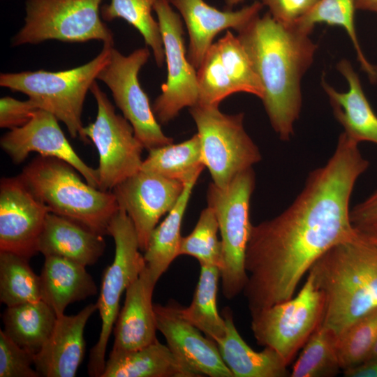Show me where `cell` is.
<instances>
[{
	"label": "cell",
	"instance_id": "cell-1",
	"mask_svg": "<svg viewBox=\"0 0 377 377\" xmlns=\"http://www.w3.org/2000/svg\"><path fill=\"white\" fill-rule=\"evenodd\" d=\"M369 166L358 144L341 133L332 156L309 173L293 202L277 216L252 226L243 290L250 313L293 297L314 262L353 232L350 200Z\"/></svg>",
	"mask_w": 377,
	"mask_h": 377
},
{
	"label": "cell",
	"instance_id": "cell-2",
	"mask_svg": "<svg viewBox=\"0 0 377 377\" xmlns=\"http://www.w3.org/2000/svg\"><path fill=\"white\" fill-rule=\"evenodd\" d=\"M309 34L294 24L278 22L267 12L237 36L261 82V100L271 125L283 141L294 133L302 108V77L317 49Z\"/></svg>",
	"mask_w": 377,
	"mask_h": 377
},
{
	"label": "cell",
	"instance_id": "cell-3",
	"mask_svg": "<svg viewBox=\"0 0 377 377\" xmlns=\"http://www.w3.org/2000/svg\"><path fill=\"white\" fill-rule=\"evenodd\" d=\"M308 273L323 295L321 325L337 337L377 309V237L355 227L312 265Z\"/></svg>",
	"mask_w": 377,
	"mask_h": 377
},
{
	"label": "cell",
	"instance_id": "cell-4",
	"mask_svg": "<svg viewBox=\"0 0 377 377\" xmlns=\"http://www.w3.org/2000/svg\"><path fill=\"white\" fill-rule=\"evenodd\" d=\"M75 169L53 157L39 156L20 175L50 212L71 219L102 235L119 207L113 192L84 182Z\"/></svg>",
	"mask_w": 377,
	"mask_h": 377
},
{
	"label": "cell",
	"instance_id": "cell-5",
	"mask_svg": "<svg viewBox=\"0 0 377 377\" xmlns=\"http://www.w3.org/2000/svg\"><path fill=\"white\" fill-rule=\"evenodd\" d=\"M113 45L103 43L94 59L74 68L1 73L0 85L27 95L40 109L63 122L72 138H82V112L86 95L108 63Z\"/></svg>",
	"mask_w": 377,
	"mask_h": 377
},
{
	"label": "cell",
	"instance_id": "cell-6",
	"mask_svg": "<svg viewBox=\"0 0 377 377\" xmlns=\"http://www.w3.org/2000/svg\"><path fill=\"white\" fill-rule=\"evenodd\" d=\"M256 177L252 168L239 173L225 188L210 183L207 206L217 219L223 246L220 268L222 292L231 300L243 292L248 281L245 256L252 224L250 202Z\"/></svg>",
	"mask_w": 377,
	"mask_h": 377
},
{
	"label": "cell",
	"instance_id": "cell-7",
	"mask_svg": "<svg viewBox=\"0 0 377 377\" xmlns=\"http://www.w3.org/2000/svg\"><path fill=\"white\" fill-rule=\"evenodd\" d=\"M108 235L114 245L113 261L104 270L96 302L101 328L96 343L91 349L87 366L89 376L101 377L105 365L108 342L119 313L121 297L146 267L133 224L119 207L110 221Z\"/></svg>",
	"mask_w": 377,
	"mask_h": 377
},
{
	"label": "cell",
	"instance_id": "cell-8",
	"mask_svg": "<svg viewBox=\"0 0 377 377\" xmlns=\"http://www.w3.org/2000/svg\"><path fill=\"white\" fill-rule=\"evenodd\" d=\"M198 135L202 163L213 183L226 187L240 172L261 160L260 152L244 127V113L228 114L219 106L189 108Z\"/></svg>",
	"mask_w": 377,
	"mask_h": 377
},
{
	"label": "cell",
	"instance_id": "cell-9",
	"mask_svg": "<svg viewBox=\"0 0 377 377\" xmlns=\"http://www.w3.org/2000/svg\"><path fill=\"white\" fill-rule=\"evenodd\" d=\"M103 0H26L24 24L12 44H38L47 40L82 43L98 40L114 44L103 23Z\"/></svg>",
	"mask_w": 377,
	"mask_h": 377
},
{
	"label": "cell",
	"instance_id": "cell-10",
	"mask_svg": "<svg viewBox=\"0 0 377 377\" xmlns=\"http://www.w3.org/2000/svg\"><path fill=\"white\" fill-rule=\"evenodd\" d=\"M324 297L307 273L300 290L290 299L251 313L258 344L275 350L289 365L321 323Z\"/></svg>",
	"mask_w": 377,
	"mask_h": 377
},
{
	"label": "cell",
	"instance_id": "cell-11",
	"mask_svg": "<svg viewBox=\"0 0 377 377\" xmlns=\"http://www.w3.org/2000/svg\"><path fill=\"white\" fill-rule=\"evenodd\" d=\"M97 104L94 122L84 126L81 139L94 144L99 156L98 188L111 191L141 170L144 149L129 121L114 108L95 81L89 90Z\"/></svg>",
	"mask_w": 377,
	"mask_h": 377
},
{
	"label": "cell",
	"instance_id": "cell-12",
	"mask_svg": "<svg viewBox=\"0 0 377 377\" xmlns=\"http://www.w3.org/2000/svg\"><path fill=\"white\" fill-rule=\"evenodd\" d=\"M149 56L147 47L138 48L124 56L113 47L108 63L97 76L110 89L117 106L148 151L173 142V139L163 132L139 82V71Z\"/></svg>",
	"mask_w": 377,
	"mask_h": 377
},
{
	"label": "cell",
	"instance_id": "cell-13",
	"mask_svg": "<svg viewBox=\"0 0 377 377\" xmlns=\"http://www.w3.org/2000/svg\"><path fill=\"white\" fill-rule=\"evenodd\" d=\"M153 9L162 36L168 76L151 107L158 121L167 124L183 108L198 104L197 71L187 59L182 22L170 0H156Z\"/></svg>",
	"mask_w": 377,
	"mask_h": 377
},
{
	"label": "cell",
	"instance_id": "cell-14",
	"mask_svg": "<svg viewBox=\"0 0 377 377\" xmlns=\"http://www.w3.org/2000/svg\"><path fill=\"white\" fill-rule=\"evenodd\" d=\"M49 207L38 200L20 176L5 177L0 184V251L30 259L38 242Z\"/></svg>",
	"mask_w": 377,
	"mask_h": 377
},
{
	"label": "cell",
	"instance_id": "cell-15",
	"mask_svg": "<svg viewBox=\"0 0 377 377\" xmlns=\"http://www.w3.org/2000/svg\"><path fill=\"white\" fill-rule=\"evenodd\" d=\"M184 184L154 172L140 170L112 192L135 228L141 251L146 250L160 218L175 206Z\"/></svg>",
	"mask_w": 377,
	"mask_h": 377
},
{
	"label": "cell",
	"instance_id": "cell-16",
	"mask_svg": "<svg viewBox=\"0 0 377 377\" xmlns=\"http://www.w3.org/2000/svg\"><path fill=\"white\" fill-rule=\"evenodd\" d=\"M0 145L15 163L23 162L33 151L62 160L79 172L86 182L98 188L97 170L79 157L61 129L57 117L46 110H36L26 124L6 133Z\"/></svg>",
	"mask_w": 377,
	"mask_h": 377
},
{
	"label": "cell",
	"instance_id": "cell-17",
	"mask_svg": "<svg viewBox=\"0 0 377 377\" xmlns=\"http://www.w3.org/2000/svg\"><path fill=\"white\" fill-rule=\"evenodd\" d=\"M177 302L154 304L157 330L172 352L198 376L234 377L216 343L186 320Z\"/></svg>",
	"mask_w": 377,
	"mask_h": 377
},
{
	"label": "cell",
	"instance_id": "cell-18",
	"mask_svg": "<svg viewBox=\"0 0 377 377\" xmlns=\"http://www.w3.org/2000/svg\"><path fill=\"white\" fill-rule=\"evenodd\" d=\"M170 2L179 10L186 24L189 36L186 56L196 70L219 33L228 29L239 32L259 15L263 7L262 2L254 1L232 11L219 10L204 0H170Z\"/></svg>",
	"mask_w": 377,
	"mask_h": 377
},
{
	"label": "cell",
	"instance_id": "cell-19",
	"mask_svg": "<svg viewBox=\"0 0 377 377\" xmlns=\"http://www.w3.org/2000/svg\"><path fill=\"white\" fill-rule=\"evenodd\" d=\"M96 304H89L75 315L57 317L54 327L40 350L34 367L45 377H74L85 353L84 330Z\"/></svg>",
	"mask_w": 377,
	"mask_h": 377
},
{
	"label": "cell",
	"instance_id": "cell-20",
	"mask_svg": "<svg viewBox=\"0 0 377 377\" xmlns=\"http://www.w3.org/2000/svg\"><path fill=\"white\" fill-rule=\"evenodd\" d=\"M156 282L147 266L127 288L124 306L114 327L111 351L127 352L146 346L157 338L152 295Z\"/></svg>",
	"mask_w": 377,
	"mask_h": 377
},
{
	"label": "cell",
	"instance_id": "cell-21",
	"mask_svg": "<svg viewBox=\"0 0 377 377\" xmlns=\"http://www.w3.org/2000/svg\"><path fill=\"white\" fill-rule=\"evenodd\" d=\"M337 69L348 82L347 91L336 90L323 77L321 81L335 118L350 140L357 144L367 141L377 145V115L364 93L359 76L347 59L341 60Z\"/></svg>",
	"mask_w": 377,
	"mask_h": 377
},
{
	"label": "cell",
	"instance_id": "cell-22",
	"mask_svg": "<svg viewBox=\"0 0 377 377\" xmlns=\"http://www.w3.org/2000/svg\"><path fill=\"white\" fill-rule=\"evenodd\" d=\"M103 235L71 219L50 212L38 242L45 257L65 258L84 266L92 265L103 254Z\"/></svg>",
	"mask_w": 377,
	"mask_h": 377
},
{
	"label": "cell",
	"instance_id": "cell-23",
	"mask_svg": "<svg viewBox=\"0 0 377 377\" xmlns=\"http://www.w3.org/2000/svg\"><path fill=\"white\" fill-rule=\"evenodd\" d=\"M41 299L57 317L73 302L97 294V287L86 266L54 256L45 257L40 274Z\"/></svg>",
	"mask_w": 377,
	"mask_h": 377
},
{
	"label": "cell",
	"instance_id": "cell-24",
	"mask_svg": "<svg viewBox=\"0 0 377 377\" xmlns=\"http://www.w3.org/2000/svg\"><path fill=\"white\" fill-rule=\"evenodd\" d=\"M226 323V335L216 341L221 356L234 377L290 376L288 364L273 349L253 350L242 338L234 323L231 309L222 311Z\"/></svg>",
	"mask_w": 377,
	"mask_h": 377
},
{
	"label": "cell",
	"instance_id": "cell-25",
	"mask_svg": "<svg viewBox=\"0 0 377 377\" xmlns=\"http://www.w3.org/2000/svg\"><path fill=\"white\" fill-rule=\"evenodd\" d=\"M101 377H198L156 339L141 348L111 351Z\"/></svg>",
	"mask_w": 377,
	"mask_h": 377
},
{
	"label": "cell",
	"instance_id": "cell-26",
	"mask_svg": "<svg viewBox=\"0 0 377 377\" xmlns=\"http://www.w3.org/2000/svg\"><path fill=\"white\" fill-rule=\"evenodd\" d=\"M198 177H194L184 184L175 206L151 234L144 258L151 276L156 282L179 256L182 220Z\"/></svg>",
	"mask_w": 377,
	"mask_h": 377
},
{
	"label": "cell",
	"instance_id": "cell-27",
	"mask_svg": "<svg viewBox=\"0 0 377 377\" xmlns=\"http://www.w3.org/2000/svg\"><path fill=\"white\" fill-rule=\"evenodd\" d=\"M57 319L54 310L42 300L7 306L2 315L6 335L35 355L50 337Z\"/></svg>",
	"mask_w": 377,
	"mask_h": 377
},
{
	"label": "cell",
	"instance_id": "cell-28",
	"mask_svg": "<svg viewBox=\"0 0 377 377\" xmlns=\"http://www.w3.org/2000/svg\"><path fill=\"white\" fill-rule=\"evenodd\" d=\"M219 267L200 265V277L193 300L187 307H180L182 316L216 342L226 334V323L217 309L216 297Z\"/></svg>",
	"mask_w": 377,
	"mask_h": 377
},
{
	"label": "cell",
	"instance_id": "cell-29",
	"mask_svg": "<svg viewBox=\"0 0 377 377\" xmlns=\"http://www.w3.org/2000/svg\"><path fill=\"white\" fill-rule=\"evenodd\" d=\"M205 165L198 135L178 144L170 143L149 150L141 170L156 173L185 184L199 177Z\"/></svg>",
	"mask_w": 377,
	"mask_h": 377
},
{
	"label": "cell",
	"instance_id": "cell-30",
	"mask_svg": "<svg viewBox=\"0 0 377 377\" xmlns=\"http://www.w3.org/2000/svg\"><path fill=\"white\" fill-rule=\"evenodd\" d=\"M355 0H318L311 9L293 24L311 33L317 23H325L344 29L356 52L362 70L370 82H377V66L365 57L357 38L354 23Z\"/></svg>",
	"mask_w": 377,
	"mask_h": 377
},
{
	"label": "cell",
	"instance_id": "cell-31",
	"mask_svg": "<svg viewBox=\"0 0 377 377\" xmlns=\"http://www.w3.org/2000/svg\"><path fill=\"white\" fill-rule=\"evenodd\" d=\"M40 279L29 259L0 251V301L6 306L40 300Z\"/></svg>",
	"mask_w": 377,
	"mask_h": 377
},
{
	"label": "cell",
	"instance_id": "cell-32",
	"mask_svg": "<svg viewBox=\"0 0 377 377\" xmlns=\"http://www.w3.org/2000/svg\"><path fill=\"white\" fill-rule=\"evenodd\" d=\"M337 337L321 324L309 338L294 363L290 377H332L341 370Z\"/></svg>",
	"mask_w": 377,
	"mask_h": 377
},
{
	"label": "cell",
	"instance_id": "cell-33",
	"mask_svg": "<svg viewBox=\"0 0 377 377\" xmlns=\"http://www.w3.org/2000/svg\"><path fill=\"white\" fill-rule=\"evenodd\" d=\"M156 0H110L101 9L103 20L121 18L133 26L151 48L156 65L161 67L165 61L162 36L158 21L151 11Z\"/></svg>",
	"mask_w": 377,
	"mask_h": 377
},
{
	"label": "cell",
	"instance_id": "cell-34",
	"mask_svg": "<svg viewBox=\"0 0 377 377\" xmlns=\"http://www.w3.org/2000/svg\"><path fill=\"white\" fill-rule=\"evenodd\" d=\"M217 45L221 59L237 92L263 97V88L252 62L237 36L229 30L219 38Z\"/></svg>",
	"mask_w": 377,
	"mask_h": 377
},
{
	"label": "cell",
	"instance_id": "cell-35",
	"mask_svg": "<svg viewBox=\"0 0 377 377\" xmlns=\"http://www.w3.org/2000/svg\"><path fill=\"white\" fill-rule=\"evenodd\" d=\"M219 224L213 209L207 206L199 216L193 231L182 237L179 256L187 255L196 258L200 265L219 267L223 262V246L218 238Z\"/></svg>",
	"mask_w": 377,
	"mask_h": 377
},
{
	"label": "cell",
	"instance_id": "cell-36",
	"mask_svg": "<svg viewBox=\"0 0 377 377\" xmlns=\"http://www.w3.org/2000/svg\"><path fill=\"white\" fill-rule=\"evenodd\" d=\"M376 339L377 309L354 322L337 337L342 371L364 362Z\"/></svg>",
	"mask_w": 377,
	"mask_h": 377
},
{
	"label": "cell",
	"instance_id": "cell-37",
	"mask_svg": "<svg viewBox=\"0 0 377 377\" xmlns=\"http://www.w3.org/2000/svg\"><path fill=\"white\" fill-rule=\"evenodd\" d=\"M197 70L198 105L219 106L227 96L237 93L223 67L216 43L212 44Z\"/></svg>",
	"mask_w": 377,
	"mask_h": 377
},
{
	"label": "cell",
	"instance_id": "cell-38",
	"mask_svg": "<svg viewBox=\"0 0 377 377\" xmlns=\"http://www.w3.org/2000/svg\"><path fill=\"white\" fill-rule=\"evenodd\" d=\"M35 354L15 343L0 330V377H38L34 366Z\"/></svg>",
	"mask_w": 377,
	"mask_h": 377
},
{
	"label": "cell",
	"instance_id": "cell-39",
	"mask_svg": "<svg viewBox=\"0 0 377 377\" xmlns=\"http://www.w3.org/2000/svg\"><path fill=\"white\" fill-rule=\"evenodd\" d=\"M39 109L38 104L31 98L19 101L10 96L3 97L0 99V127L10 130L21 127Z\"/></svg>",
	"mask_w": 377,
	"mask_h": 377
},
{
	"label": "cell",
	"instance_id": "cell-40",
	"mask_svg": "<svg viewBox=\"0 0 377 377\" xmlns=\"http://www.w3.org/2000/svg\"><path fill=\"white\" fill-rule=\"evenodd\" d=\"M318 0H262L278 22L292 25L305 15Z\"/></svg>",
	"mask_w": 377,
	"mask_h": 377
},
{
	"label": "cell",
	"instance_id": "cell-41",
	"mask_svg": "<svg viewBox=\"0 0 377 377\" xmlns=\"http://www.w3.org/2000/svg\"><path fill=\"white\" fill-rule=\"evenodd\" d=\"M350 219L356 228H364L377 222V189L350 209Z\"/></svg>",
	"mask_w": 377,
	"mask_h": 377
},
{
	"label": "cell",
	"instance_id": "cell-42",
	"mask_svg": "<svg viewBox=\"0 0 377 377\" xmlns=\"http://www.w3.org/2000/svg\"><path fill=\"white\" fill-rule=\"evenodd\" d=\"M346 377H377V358L364 362L343 371Z\"/></svg>",
	"mask_w": 377,
	"mask_h": 377
},
{
	"label": "cell",
	"instance_id": "cell-43",
	"mask_svg": "<svg viewBox=\"0 0 377 377\" xmlns=\"http://www.w3.org/2000/svg\"><path fill=\"white\" fill-rule=\"evenodd\" d=\"M356 10L374 11L377 8V0H355Z\"/></svg>",
	"mask_w": 377,
	"mask_h": 377
},
{
	"label": "cell",
	"instance_id": "cell-44",
	"mask_svg": "<svg viewBox=\"0 0 377 377\" xmlns=\"http://www.w3.org/2000/svg\"><path fill=\"white\" fill-rule=\"evenodd\" d=\"M377 358V339L366 360ZM365 360V361H366Z\"/></svg>",
	"mask_w": 377,
	"mask_h": 377
},
{
	"label": "cell",
	"instance_id": "cell-45",
	"mask_svg": "<svg viewBox=\"0 0 377 377\" xmlns=\"http://www.w3.org/2000/svg\"><path fill=\"white\" fill-rule=\"evenodd\" d=\"M360 228L364 229L377 237V222L369 226Z\"/></svg>",
	"mask_w": 377,
	"mask_h": 377
},
{
	"label": "cell",
	"instance_id": "cell-46",
	"mask_svg": "<svg viewBox=\"0 0 377 377\" xmlns=\"http://www.w3.org/2000/svg\"><path fill=\"white\" fill-rule=\"evenodd\" d=\"M224 1H225V3L226 6L228 8L229 10H230L232 7L239 4L244 0H224Z\"/></svg>",
	"mask_w": 377,
	"mask_h": 377
},
{
	"label": "cell",
	"instance_id": "cell-47",
	"mask_svg": "<svg viewBox=\"0 0 377 377\" xmlns=\"http://www.w3.org/2000/svg\"><path fill=\"white\" fill-rule=\"evenodd\" d=\"M374 12L377 13V8Z\"/></svg>",
	"mask_w": 377,
	"mask_h": 377
}]
</instances>
